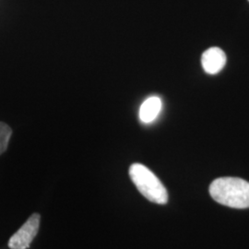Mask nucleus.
Here are the masks:
<instances>
[{
	"label": "nucleus",
	"instance_id": "3",
	"mask_svg": "<svg viewBox=\"0 0 249 249\" xmlns=\"http://www.w3.org/2000/svg\"><path fill=\"white\" fill-rule=\"evenodd\" d=\"M40 215L33 214L18 231H16L9 241L10 249H27L31 246L32 242L39 230L40 226Z\"/></svg>",
	"mask_w": 249,
	"mask_h": 249
},
{
	"label": "nucleus",
	"instance_id": "6",
	"mask_svg": "<svg viewBox=\"0 0 249 249\" xmlns=\"http://www.w3.org/2000/svg\"><path fill=\"white\" fill-rule=\"evenodd\" d=\"M12 130L9 125L0 122V155L7 150Z\"/></svg>",
	"mask_w": 249,
	"mask_h": 249
},
{
	"label": "nucleus",
	"instance_id": "1",
	"mask_svg": "<svg viewBox=\"0 0 249 249\" xmlns=\"http://www.w3.org/2000/svg\"><path fill=\"white\" fill-rule=\"evenodd\" d=\"M210 194L214 200L233 209L249 208V183L237 178H221L210 186Z\"/></svg>",
	"mask_w": 249,
	"mask_h": 249
},
{
	"label": "nucleus",
	"instance_id": "7",
	"mask_svg": "<svg viewBox=\"0 0 249 249\" xmlns=\"http://www.w3.org/2000/svg\"></svg>",
	"mask_w": 249,
	"mask_h": 249
},
{
	"label": "nucleus",
	"instance_id": "5",
	"mask_svg": "<svg viewBox=\"0 0 249 249\" xmlns=\"http://www.w3.org/2000/svg\"><path fill=\"white\" fill-rule=\"evenodd\" d=\"M161 100L157 96L147 99L140 109V118L143 123H151L160 112Z\"/></svg>",
	"mask_w": 249,
	"mask_h": 249
},
{
	"label": "nucleus",
	"instance_id": "4",
	"mask_svg": "<svg viewBox=\"0 0 249 249\" xmlns=\"http://www.w3.org/2000/svg\"><path fill=\"white\" fill-rule=\"evenodd\" d=\"M226 64V54L219 47H211L201 56V65L205 72L214 75L221 71Z\"/></svg>",
	"mask_w": 249,
	"mask_h": 249
},
{
	"label": "nucleus",
	"instance_id": "2",
	"mask_svg": "<svg viewBox=\"0 0 249 249\" xmlns=\"http://www.w3.org/2000/svg\"><path fill=\"white\" fill-rule=\"evenodd\" d=\"M129 176L144 197L156 204H165L168 201V193L151 170L141 163H134L129 168Z\"/></svg>",
	"mask_w": 249,
	"mask_h": 249
}]
</instances>
